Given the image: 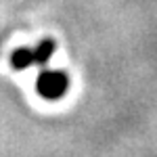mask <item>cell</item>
I'll list each match as a JSON object with an SVG mask.
<instances>
[{
  "label": "cell",
  "mask_w": 157,
  "mask_h": 157,
  "mask_svg": "<svg viewBox=\"0 0 157 157\" xmlns=\"http://www.w3.org/2000/svg\"><path fill=\"white\" fill-rule=\"evenodd\" d=\"M55 50V40H42L36 48H17L11 55V65L15 69H25L32 65H44Z\"/></svg>",
  "instance_id": "obj_1"
},
{
  "label": "cell",
  "mask_w": 157,
  "mask_h": 157,
  "mask_svg": "<svg viewBox=\"0 0 157 157\" xmlns=\"http://www.w3.org/2000/svg\"><path fill=\"white\" fill-rule=\"evenodd\" d=\"M67 86H69V78L63 71H42L38 75V82H36L40 97L48 98V101L61 98L67 92Z\"/></svg>",
  "instance_id": "obj_2"
},
{
  "label": "cell",
  "mask_w": 157,
  "mask_h": 157,
  "mask_svg": "<svg viewBox=\"0 0 157 157\" xmlns=\"http://www.w3.org/2000/svg\"><path fill=\"white\" fill-rule=\"evenodd\" d=\"M2 40H4V38H2V36H0V44H2Z\"/></svg>",
  "instance_id": "obj_3"
}]
</instances>
